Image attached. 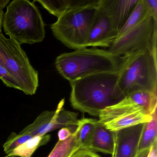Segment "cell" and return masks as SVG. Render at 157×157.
Returning <instances> with one entry per match:
<instances>
[{
    "instance_id": "obj_2",
    "label": "cell",
    "mask_w": 157,
    "mask_h": 157,
    "mask_svg": "<svg viewBox=\"0 0 157 157\" xmlns=\"http://www.w3.org/2000/svg\"><path fill=\"white\" fill-rule=\"evenodd\" d=\"M132 56H117L108 50L85 48L61 54L55 65L59 73L70 82L96 73L120 71Z\"/></svg>"
},
{
    "instance_id": "obj_14",
    "label": "cell",
    "mask_w": 157,
    "mask_h": 157,
    "mask_svg": "<svg viewBox=\"0 0 157 157\" xmlns=\"http://www.w3.org/2000/svg\"><path fill=\"white\" fill-rule=\"evenodd\" d=\"M153 16L146 0H138L126 21L118 33V38L142 22L148 17Z\"/></svg>"
},
{
    "instance_id": "obj_21",
    "label": "cell",
    "mask_w": 157,
    "mask_h": 157,
    "mask_svg": "<svg viewBox=\"0 0 157 157\" xmlns=\"http://www.w3.org/2000/svg\"><path fill=\"white\" fill-rule=\"evenodd\" d=\"M0 79L7 87L21 91V85L14 76L1 65H0Z\"/></svg>"
},
{
    "instance_id": "obj_6",
    "label": "cell",
    "mask_w": 157,
    "mask_h": 157,
    "mask_svg": "<svg viewBox=\"0 0 157 157\" xmlns=\"http://www.w3.org/2000/svg\"><path fill=\"white\" fill-rule=\"evenodd\" d=\"M0 65L15 78L27 95L36 93L39 86L38 72L31 65L21 45L0 33Z\"/></svg>"
},
{
    "instance_id": "obj_25",
    "label": "cell",
    "mask_w": 157,
    "mask_h": 157,
    "mask_svg": "<svg viewBox=\"0 0 157 157\" xmlns=\"http://www.w3.org/2000/svg\"><path fill=\"white\" fill-rule=\"evenodd\" d=\"M10 0H0V33H2V26L4 17V9L7 6Z\"/></svg>"
},
{
    "instance_id": "obj_24",
    "label": "cell",
    "mask_w": 157,
    "mask_h": 157,
    "mask_svg": "<svg viewBox=\"0 0 157 157\" xmlns=\"http://www.w3.org/2000/svg\"><path fill=\"white\" fill-rule=\"evenodd\" d=\"M76 126L62 128L58 132V138L59 141H63L71 136L77 128Z\"/></svg>"
},
{
    "instance_id": "obj_22",
    "label": "cell",
    "mask_w": 157,
    "mask_h": 157,
    "mask_svg": "<svg viewBox=\"0 0 157 157\" xmlns=\"http://www.w3.org/2000/svg\"><path fill=\"white\" fill-rule=\"evenodd\" d=\"M135 157H157V140L149 148L138 152Z\"/></svg>"
},
{
    "instance_id": "obj_4",
    "label": "cell",
    "mask_w": 157,
    "mask_h": 157,
    "mask_svg": "<svg viewBox=\"0 0 157 157\" xmlns=\"http://www.w3.org/2000/svg\"><path fill=\"white\" fill-rule=\"evenodd\" d=\"M99 0L73 7L58 18L51 25L56 38L71 49L87 48L90 31L96 16Z\"/></svg>"
},
{
    "instance_id": "obj_9",
    "label": "cell",
    "mask_w": 157,
    "mask_h": 157,
    "mask_svg": "<svg viewBox=\"0 0 157 157\" xmlns=\"http://www.w3.org/2000/svg\"><path fill=\"white\" fill-rule=\"evenodd\" d=\"M118 33L119 31L102 0H99L98 10L90 31L87 48H109L117 38Z\"/></svg>"
},
{
    "instance_id": "obj_5",
    "label": "cell",
    "mask_w": 157,
    "mask_h": 157,
    "mask_svg": "<svg viewBox=\"0 0 157 157\" xmlns=\"http://www.w3.org/2000/svg\"><path fill=\"white\" fill-rule=\"evenodd\" d=\"M117 85L125 96L140 91L157 94V52L133 55L120 71Z\"/></svg>"
},
{
    "instance_id": "obj_1",
    "label": "cell",
    "mask_w": 157,
    "mask_h": 157,
    "mask_svg": "<svg viewBox=\"0 0 157 157\" xmlns=\"http://www.w3.org/2000/svg\"><path fill=\"white\" fill-rule=\"evenodd\" d=\"M121 71L96 73L70 82L72 107L99 117L104 109L122 101L125 96L117 85Z\"/></svg>"
},
{
    "instance_id": "obj_7",
    "label": "cell",
    "mask_w": 157,
    "mask_h": 157,
    "mask_svg": "<svg viewBox=\"0 0 157 157\" xmlns=\"http://www.w3.org/2000/svg\"><path fill=\"white\" fill-rule=\"evenodd\" d=\"M157 19L150 16L117 38L108 50L128 56L145 51L157 52Z\"/></svg>"
},
{
    "instance_id": "obj_17",
    "label": "cell",
    "mask_w": 157,
    "mask_h": 157,
    "mask_svg": "<svg viewBox=\"0 0 157 157\" xmlns=\"http://www.w3.org/2000/svg\"><path fill=\"white\" fill-rule=\"evenodd\" d=\"M79 148L80 146L76 128L71 136L68 139L63 141L58 140L48 157H71Z\"/></svg>"
},
{
    "instance_id": "obj_10",
    "label": "cell",
    "mask_w": 157,
    "mask_h": 157,
    "mask_svg": "<svg viewBox=\"0 0 157 157\" xmlns=\"http://www.w3.org/2000/svg\"><path fill=\"white\" fill-rule=\"evenodd\" d=\"M144 124L136 125L115 132L114 149L118 157H136Z\"/></svg>"
},
{
    "instance_id": "obj_19",
    "label": "cell",
    "mask_w": 157,
    "mask_h": 157,
    "mask_svg": "<svg viewBox=\"0 0 157 157\" xmlns=\"http://www.w3.org/2000/svg\"><path fill=\"white\" fill-rule=\"evenodd\" d=\"M157 111L152 114V119L145 123L141 134L138 152L149 148L157 140Z\"/></svg>"
},
{
    "instance_id": "obj_8",
    "label": "cell",
    "mask_w": 157,
    "mask_h": 157,
    "mask_svg": "<svg viewBox=\"0 0 157 157\" xmlns=\"http://www.w3.org/2000/svg\"><path fill=\"white\" fill-rule=\"evenodd\" d=\"M157 110V94L140 91L128 94L117 103L104 109L98 121L104 124L122 115L138 112L152 115Z\"/></svg>"
},
{
    "instance_id": "obj_20",
    "label": "cell",
    "mask_w": 157,
    "mask_h": 157,
    "mask_svg": "<svg viewBox=\"0 0 157 157\" xmlns=\"http://www.w3.org/2000/svg\"><path fill=\"white\" fill-rule=\"evenodd\" d=\"M33 137L34 136H33L29 133L21 132L18 134L15 133H12L3 145L4 152L7 155H9L15 148Z\"/></svg>"
},
{
    "instance_id": "obj_13",
    "label": "cell",
    "mask_w": 157,
    "mask_h": 157,
    "mask_svg": "<svg viewBox=\"0 0 157 157\" xmlns=\"http://www.w3.org/2000/svg\"><path fill=\"white\" fill-rule=\"evenodd\" d=\"M152 114L144 112H136L119 116L103 124L107 129L116 132L123 128L147 123L152 119Z\"/></svg>"
},
{
    "instance_id": "obj_15",
    "label": "cell",
    "mask_w": 157,
    "mask_h": 157,
    "mask_svg": "<svg viewBox=\"0 0 157 157\" xmlns=\"http://www.w3.org/2000/svg\"><path fill=\"white\" fill-rule=\"evenodd\" d=\"M91 1H73V0H56L44 1L36 0L33 2H39L43 8L49 13L58 18L63 13L73 7L82 6L90 3Z\"/></svg>"
},
{
    "instance_id": "obj_12",
    "label": "cell",
    "mask_w": 157,
    "mask_h": 157,
    "mask_svg": "<svg viewBox=\"0 0 157 157\" xmlns=\"http://www.w3.org/2000/svg\"><path fill=\"white\" fill-rule=\"evenodd\" d=\"M115 145V132L107 129L98 120L92 139L90 149L112 154Z\"/></svg>"
},
{
    "instance_id": "obj_18",
    "label": "cell",
    "mask_w": 157,
    "mask_h": 157,
    "mask_svg": "<svg viewBox=\"0 0 157 157\" xmlns=\"http://www.w3.org/2000/svg\"><path fill=\"white\" fill-rule=\"evenodd\" d=\"M98 120L93 118L80 119L77 126L78 136L81 148H90L92 139Z\"/></svg>"
},
{
    "instance_id": "obj_27",
    "label": "cell",
    "mask_w": 157,
    "mask_h": 157,
    "mask_svg": "<svg viewBox=\"0 0 157 157\" xmlns=\"http://www.w3.org/2000/svg\"><path fill=\"white\" fill-rule=\"evenodd\" d=\"M112 157H118L117 155L116 152L115 151L114 149L113 152V154H112Z\"/></svg>"
},
{
    "instance_id": "obj_3",
    "label": "cell",
    "mask_w": 157,
    "mask_h": 157,
    "mask_svg": "<svg viewBox=\"0 0 157 157\" xmlns=\"http://www.w3.org/2000/svg\"><path fill=\"white\" fill-rule=\"evenodd\" d=\"M2 26L5 34L21 45L41 43L45 36L42 15L28 0H13L8 5Z\"/></svg>"
},
{
    "instance_id": "obj_23",
    "label": "cell",
    "mask_w": 157,
    "mask_h": 157,
    "mask_svg": "<svg viewBox=\"0 0 157 157\" xmlns=\"http://www.w3.org/2000/svg\"><path fill=\"white\" fill-rule=\"evenodd\" d=\"M71 157H101L99 154L89 148H79Z\"/></svg>"
},
{
    "instance_id": "obj_16",
    "label": "cell",
    "mask_w": 157,
    "mask_h": 157,
    "mask_svg": "<svg viewBox=\"0 0 157 157\" xmlns=\"http://www.w3.org/2000/svg\"><path fill=\"white\" fill-rule=\"evenodd\" d=\"M48 134L33 137L13 151L7 155L8 157H31L38 148L45 145L50 140Z\"/></svg>"
},
{
    "instance_id": "obj_11",
    "label": "cell",
    "mask_w": 157,
    "mask_h": 157,
    "mask_svg": "<svg viewBox=\"0 0 157 157\" xmlns=\"http://www.w3.org/2000/svg\"><path fill=\"white\" fill-rule=\"evenodd\" d=\"M137 2L138 0H102L119 32Z\"/></svg>"
},
{
    "instance_id": "obj_26",
    "label": "cell",
    "mask_w": 157,
    "mask_h": 157,
    "mask_svg": "<svg viewBox=\"0 0 157 157\" xmlns=\"http://www.w3.org/2000/svg\"><path fill=\"white\" fill-rule=\"evenodd\" d=\"M146 2L153 17L157 19V0H146Z\"/></svg>"
}]
</instances>
